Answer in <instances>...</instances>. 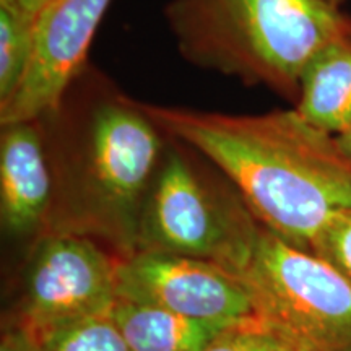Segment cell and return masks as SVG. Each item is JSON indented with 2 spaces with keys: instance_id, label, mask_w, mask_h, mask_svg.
Masks as SVG:
<instances>
[{
  "instance_id": "cell-17",
  "label": "cell",
  "mask_w": 351,
  "mask_h": 351,
  "mask_svg": "<svg viewBox=\"0 0 351 351\" xmlns=\"http://www.w3.org/2000/svg\"><path fill=\"white\" fill-rule=\"evenodd\" d=\"M52 0H0L2 5H7L13 8V10L23 13L26 16H32L36 20L39 13L43 12V8L51 3Z\"/></svg>"
},
{
  "instance_id": "cell-18",
  "label": "cell",
  "mask_w": 351,
  "mask_h": 351,
  "mask_svg": "<svg viewBox=\"0 0 351 351\" xmlns=\"http://www.w3.org/2000/svg\"><path fill=\"white\" fill-rule=\"evenodd\" d=\"M337 143H339L340 150L343 152V155L351 161V127L341 132L340 135H337Z\"/></svg>"
},
{
  "instance_id": "cell-14",
  "label": "cell",
  "mask_w": 351,
  "mask_h": 351,
  "mask_svg": "<svg viewBox=\"0 0 351 351\" xmlns=\"http://www.w3.org/2000/svg\"><path fill=\"white\" fill-rule=\"evenodd\" d=\"M204 351H301L256 314L231 322Z\"/></svg>"
},
{
  "instance_id": "cell-5",
  "label": "cell",
  "mask_w": 351,
  "mask_h": 351,
  "mask_svg": "<svg viewBox=\"0 0 351 351\" xmlns=\"http://www.w3.org/2000/svg\"><path fill=\"white\" fill-rule=\"evenodd\" d=\"M119 300V262L75 234L44 238L25 276L21 320L39 330L88 315L111 313Z\"/></svg>"
},
{
  "instance_id": "cell-10",
  "label": "cell",
  "mask_w": 351,
  "mask_h": 351,
  "mask_svg": "<svg viewBox=\"0 0 351 351\" xmlns=\"http://www.w3.org/2000/svg\"><path fill=\"white\" fill-rule=\"evenodd\" d=\"M296 111L327 134L351 127V36L327 44L307 64L300 80Z\"/></svg>"
},
{
  "instance_id": "cell-2",
  "label": "cell",
  "mask_w": 351,
  "mask_h": 351,
  "mask_svg": "<svg viewBox=\"0 0 351 351\" xmlns=\"http://www.w3.org/2000/svg\"><path fill=\"white\" fill-rule=\"evenodd\" d=\"M166 19L189 62L295 99L315 54L351 36L326 0H173Z\"/></svg>"
},
{
  "instance_id": "cell-19",
  "label": "cell",
  "mask_w": 351,
  "mask_h": 351,
  "mask_svg": "<svg viewBox=\"0 0 351 351\" xmlns=\"http://www.w3.org/2000/svg\"><path fill=\"white\" fill-rule=\"evenodd\" d=\"M326 2H328V3H332V5H335V7H341L343 5V2L345 0H326Z\"/></svg>"
},
{
  "instance_id": "cell-15",
  "label": "cell",
  "mask_w": 351,
  "mask_h": 351,
  "mask_svg": "<svg viewBox=\"0 0 351 351\" xmlns=\"http://www.w3.org/2000/svg\"><path fill=\"white\" fill-rule=\"evenodd\" d=\"M311 251L330 262L351 282V210L339 215L320 232Z\"/></svg>"
},
{
  "instance_id": "cell-11",
  "label": "cell",
  "mask_w": 351,
  "mask_h": 351,
  "mask_svg": "<svg viewBox=\"0 0 351 351\" xmlns=\"http://www.w3.org/2000/svg\"><path fill=\"white\" fill-rule=\"evenodd\" d=\"M111 315L132 351H204L231 322L192 319L119 298Z\"/></svg>"
},
{
  "instance_id": "cell-8",
  "label": "cell",
  "mask_w": 351,
  "mask_h": 351,
  "mask_svg": "<svg viewBox=\"0 0 351 351\" xmlns=\"http://www.w3.org/2000/svg\"><path fill=\"white\" fill-rule=\"evenodd\" d=\"M161 150L158 127L140 104L112 101L95 114L90 169L104 204L130 210L147 191Z\"/></svg>"
},
{
  "instance_id": "cell-12",
  "label": "cell",
  "mask_w": 351,
  "mask_h": 351,
  "mask_svg": "<svg viewBox=\"0 0 351 351\" xmlns=\"http://www.w3.org/2000/svg\"><path fill=\"white\" fill-rule=\"evenodd\" d=\"M29 330L36 337L39 351H132L111 313Z\"/></svg>"
},
{
  "instance_id": "cell-4",
  "label": "cell",
  "mask_w": 351,
  "mask_h": 351,
  "mask_svg": "<svg viewBox=\"0 0 351 351\" xmlns=\"http://www.w3.org/2000/svg\"><path fill=\"white\" fill-rule=\"evenodd\" d=\"M254 225L239 210L218 204L187 161L171 153L145 205L142 236L145 249L202 258L231 270L247 249Z\"/></svg>"
},
{
  "instance_id": "cell-3",
  "label": "cell",
  "mask_w": 351,
  "mask_h": 351,
  "mask_svg": "<svg viewBox=\"0 0 351 351\" xmlns=\"http://www.w3.org/2000/svg\"><path fill=\"white\" fill-rule=\"evenodd\" d=\"M230 271L257 317L301 351H351V282L326 258L257 221Z\"/></svg>"
},
{
  "instance_id": "cell-7",
  "label": "cell",
  "mask_w": 351,
  "mask_h": 351,
  "mask_svg": "<svg viewBox=\"0 0 351 351\" xmlns=\"http://www.w3.org/2000/svg\"><path fill=\"white\" fill-rule=\"evenodd\" d=\"M119 298L212 322L256 314L243 282L225 267L150 249L119 262Z\"/></svg>"
},
{
  "instance_id": "cell-9",
  "label": "cell",
  "mask_w": 351,
  "mask_h": 351,
  "mask_svg": "<svg viewBox=\"0 0 351 351\" xmlns=\"http://www.w3.org/2000/svg\"><path fill=\"white\" fill-rule=\"evenodd\" d=\"M0 213L7 231L25 234L43 221L51 200V174L39 134L28 124L2 127Z\"/></svg>"
},
{
  "instance_id": "cell-16",
  "label": "cell",
  "mask_w": 351,
  "mask_h": 351,
  "mask_svg": "<svg viewBox=\"0 0 351 351\" xmlns=\"http://www.w3.org/2000/svg\"><path fill=\"white\" fill-rule=\"evenodd\" d=\"M0 351H39V348L34 333L20 322L19 326L8 327L2 333Z\"/></svg>"
},
{
  "instance_id": "cell-1",
  "label": "cell",
  "mask_w": 351,
  "mask_h": 351,
  "mask_svg": "<svg viewBox=\"0 0 351 351\" xmlns=\"http://www.w3.org/2000/svg\"><path fill=\"white\" fill-rule=\"evenodd\" d=\"M158 129L187 143L225 173L261 225L313 249L351 210V161L337 138L296 109L256 116L140 104Z\"/></svg>"
},
{
  "instance_id": "cell-13",
  "label": "cell",
  "mask_w": 351,
  "mask_h": 351,
  "mask_svg": "<svg viewBox=\"0 0 351 351\" xmlns=\"http://www.w3.org/2000/svg\"><path fill=\"white\" fill-rule=\"evenodd\" d=\"M36 20L0 3V103L23 80L33 54Z\"/></svg>"
},
{
  "instance_id": "cell-6",
  "label": "cell",
  "mask_w": 351,
  "mask_h": 351,
  "mask_svg": "<svg viewBox=\"0 0 351 351\" xmlns=\"http://www.w3.org/2000/svg\"><path fill=\"white\" fill-rule=\"evenodd\" d=\"M111 0H52L34 23L33 54L23 80L0 103V124H28L54 112L80 72Z\"/></svg>"
}]
</instances>
